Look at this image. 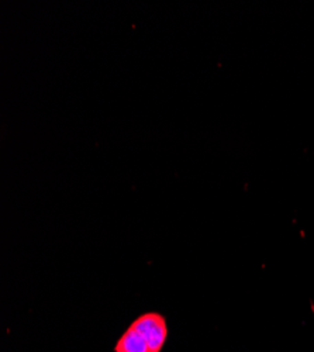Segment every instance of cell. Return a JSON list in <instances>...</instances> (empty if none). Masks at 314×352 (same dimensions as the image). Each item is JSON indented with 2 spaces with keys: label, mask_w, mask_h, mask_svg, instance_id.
<instances>
[{
  "label": "cell",
  "mask_w": 314,
  "mask_h": 352,
  "mask_svg": "<svg viewBox=\"0 0 314 352\" xmlns=\"http://www.w3.org/2000/svg\"><path fill=\"white\" fill-rule=\"evenodd\" d=\"M131 327L144 337L151 352L162 351L168 338L166 320L162 314L154 311L141 314L137 320H134Z\"/></svg>",
  "instance_id": "cell-1"
},
{
  "label": "cell",
  "mask_w": 314,
  "mask_h": 352,
  "mask_svg": "<svg viewBox=\"0 0 314 352\" xmlns=\"http://www.w3.org/2000/svg\"><path fill=\"white\" fill-rule=\"evenodd\" d=\"M114 351L116 352H151L144 337H142L138 331H135L131 326L119 338L116 346H114Z\"/></svg>",
  "instance_id": "cell-2"
}]
</instances>
